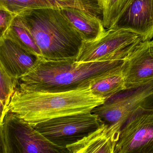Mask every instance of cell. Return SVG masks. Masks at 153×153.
Wrapping results in <instances>:
<instances>
[{
	"mask_svg": "<svg viewBox=\"0 0 153 153\" xmlns=\"http://www.w3.org/2000/svg\"><path fill=\"white\" fill-rule=\"evenodd\" d=\"M96 95L91 85L63 92L30 90L17 87L9 105V111L32 126L54 118L91 112L105 102Z\"/></svg>",
	"mask_w": 153,
	"mask_h": 153,
	"instance_id": "obj_1",
	"label": "cell"
},
{
	"mask_svg": "<svg viewBox=\"0 0 153 153\" xmlns=\"http://www.w3.org/2000/svg\"><path fill=\"white\" fill-rule=\"evenodd\" d=\"M123 59L77 62L76 59L50 60L41 58L18 86L37 91L63 92L92 85Z\"/></svg>",
	"mask_w": 153,
	"mask_h": 153,
	"instance_id": "obj_2",
	"label": "cell"
},
{
	"mask_svg": "<svg viewBox=\"0 0 153 153\" xmlns=\"http://www.w3.org/2000/svg\"><path fill=\"white\" fill-rule=\"evenodd\" d=\"M17 15L33 37L43 58L76 59L84 41L61 9H25Z\"/></svg>",
	"mask_w": 153,
	"mask_h": 153,
	"instance_id": "obj_3",
	"label": "cell"
},
{
	"mask_svg": "<svg viewBox=\"0 0 153 153\" xmlns=\"http://www.w3.org/2000/svg\"><path fill=\"white\" fill-rule=\"evenodd\" d=\"M1 153H67L44 137L33 126L9 111L0 123Z\"/></svg>",
	"mask_w": 153,
	"mask_h": 153,
	"instance_id": "obj_4",
	"label": "cell"
},
{
	"mask_svg": "<svg viewBox=\"0 0 153 153\" xmlns=\"http://www.w3.org/2000/svg\"><path fill=\"white\" fill-rule=\"evenodd\" d=\"M91 112L97 114L105 123L117 124L121 129L133 117L153 113V81L118 94Z\"/></svg>",
	"mask_w": 153,
	"mask_h": 153,
	"instance_id": "obj_5",
	"label": "cell"
},
{
	"mask_svg": "<svg viewBox=\"0 0 153 153\" xmlns=\"http://www.w3.org/2000/svg\"><path fill=\"white\" fill-rule=\"evenodd\" d=\"M104 123L97 114L88 112L54 118L33 127L52 143L67 148L95 130Z\"/></svg>",
	"mask_w": 153,
	"mask_h": 153,
	"instance_id": "obj_6",
	"label": "cell"
},
{
	"mask_svg": "<svg viewBox=\"0 0 153 153\" xmlns=\"http://www.w3.org/2000/svg\"><path fill=\"white\" fill-rule=\"evenodd\" d=\"M143 41L139 35L125 29H107L92 42H84L76 59L77 62L123 59Z\"/></svg>",
	"mask_w": 153,
	"mask_h": 153,
	"instance_id": "obj_7",
	"label": "cell"
},
{
	"mask_svg": "<svg viewBox=\"0 0 153 153\" xmlns=\"http://www.w3.org/2000/svg\"><path fill=\"white\" fill-rule=\"evenodd\" d=\"M114 153H153V113L137 115L123 125Z\"/></svg>",
	"mask_w": 153,
	"mask_h": 153,
	"instance_id": "obj_8",
	"label": "cell"
},
{
	"mask_svg": "<svg viewBox=\"0 0 153 153\" xmlns=\"http://www.w3.org/2000/svg\"><path fill=\"white\" fill-rule=\"evenodd\" d=\"M122 70L127 90L153 81V40L140 42L124 59Z\"/></svg>",
	"mask_w": 153,
	"mask_h": 153,
	"instance_id": "obj_9",
	"label": "cell"
},
{
	"mask_svg": "<svg viewBox=\"0 0 153 153\" xmlns=\"http://www.w3.org/2000/svg\"><path fill=\"white\" fill-rule=\"evenodd\" d=\"M110 29L129 30L140 35L143 41L152 40L153 0H133Z\"/></svg>",
	"mask_w": 153,
	"mask_h": 153,
	"instance_id": "obj_10",
	"label": "cell"
},
{
	"mask_svg": "<svg viewBox=\"0 0 153 153\" xmlns=\"http://www.w3.org/2000/svg\"><path fill=\"white\" fill-rule=\"evenodd\" d=\"M41 58L6 35L0 38V67L12 76L19 79L31 71Z\"/></svg>",
	"mask_w": 153,
	"mask_h": 153,
	"instance_id": "obj_11",
	"label": "cell"
},
{
	"mask_svg": "<svg viewBox=\"0 0 153 153\" xmlns=\"http://www.w3.org/2000/svg\"><path fill=\"white\" fill-rule=\"evenodd\" d=\"M121 128L104 123L99 128L77 142L67 146L71 153H114Z\"/></svg>",
	"mask_w": 153,
	"mask_h": 153,
	"instance_id": "obj_12",
	"label": "cell"
},
{
	"mask_svg": "<svg viewBox=\"0 0 153 153\" xmlns=\"http://www.w3.org/2000/svg\"><path fill=\"white\" fill-rule=\"evenodd\" d=\"M66 7L81 10L102 19L103 8L101 0H14L11 5L6 8L17 15L25 9Z\"/></svg>",
	"mask_w": 153,
	"mask_h": 153,
	"instance_id": "obj_13",
	"label": "cell"
},
{
	"mask_svg": "<svg viewBox=\"0 0 153 153\" xmlns=\"http://www.w3.org/2000/svg\"><path fill=\"white\" fill-rule=\"evenodd\" d=\"M61 10L84 42L95 41L106 31L102 19L99 17L74 8H63Z\"/></svg>",
	"mask_w": 153,
	"mask_h": 153,
	"instance_id": "obj_14",
	"label": "cell"
},
{
	"mask_svg": "<svg viewBox=\"0 0 153 153\" xmlns=\"http://www.w3.org/2000/svg\"><path fill=\"white\" fill-rule=\"evenodd\" d=\"M122 65L106 72L91 85L92 92L95 95L106 101L127 90Z\"/></svg>",
	"mask_w": 153,
	"mask_h": 153,
	"instance_id": "obj_15",
	"label": "cell"
},
{
	"mask_svg": "<svg viewBox=\"0 0 153 153\" xmlns=\"http://www.w3.org/2000/svg\"><path fill=\"white\" fill-rule=\"evenodd\" d=\"M5 35L14 39L29 52L42 57L41 51L33 37L17 15Z\"/></svg>",
	"mask_w": 153,
	"mask_h": 153,
	"instance_id": "obj_16",
	"label": "cell"
},
{
	"mask_svg": "<svg viewBox=\"0 0 153 153\" xmlns=\"http://www.w3.org/2000/svg\"><path fill=\"white\" fill-rule=\"evenodd\" d=\"M1 88H0V123L9 111V105L11 97L19 84V79L10 75L6 71L0 67Z\"/></svg>",
	"mask_w": 153,
	"mask_h": 153,
	"instance_id": "obj_17",
	"label": "cell"
},
{
	"mask_svg": "<svg viewBox=\"0 0 153 153\" xmlns=\"http://www.w3.org/2000/svg\"><path fill=\"white\" fill-rule=\"evenodd\" d=\"M133 0H105L102 3V22L105 28L110 29Z\"/></svg>",
	"mask_w": 153,
	"mask_h": 153,
	"instance_id": "obj_18",
	"label": "cell"
},
{
	"mask_svg": "<svg viewBox=\"0 0 153 153\" xmlns=\"http://www.w3.org/2000/svg\"><path fill=\"white\" fill-rule=\"evenodd\" d=\"M17 15L0 6V38L6 33Z\"/></svg>",
	"mask_w": 153,
	"mask_h": 153,
	"instance_id": "obj_19",
	"label": "cell"
},
{
	"mask_svg": "<svg viewBox=\"0 0 153 153\" xmlns=\"http://www.w3.org/2000/svg\"><path fill=\"white\" fill-rule=\"evenodd\" d=\"M105 1V0H101V1H102V4L103 2L104 1Z\"/></svg>",
	"mask_w": 153,
	"mask_h": 153,
	"instance_id": "obj_20",
	"label": "cell"
},
{
	"mask_svg": "<svg viewBox=\"0 0 153 153\" xmlns=\"http://www.w3.org/2000/svg\"></svg>",
	"mask_w": 153,
	"mask_h": 153,
	"instance_id": "obj_21",
	"label": "cell"
}]
</instances>
